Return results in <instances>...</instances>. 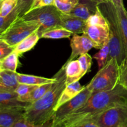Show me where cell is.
I'll return each mask as SVG.
<instances>
[{
    "mask_svg": "<svg viewBox=\"0 0 127 127\" xmlns=\"http://www.w3.org/2000/svg\"><path fill=\"white\" fill-rule=\"evenodd\" d=\"M125 105H127V89L119 83L110 91L92 94L83 106L68 115L57 126L70 127L107 109Z\"/></svg>",
    "mask_w": 127,
    "mask_h": 127,
    "instance_id": "cell-1",
    "label": "cell"
},
{
    "mask_svg": "<svg viewBox=\"0 0 127 127\" xmlns=\"http://www.w3.org/2000/svg\"><path fill=\"white\" fill-rule=\"evenodd\" d=\"M56 81L42 98L31 103L25 109L24 118L38 127H49L59 98L66 87V67L63 65L54 76Z\"/></svg>",
    "mask_w": 127,
    "mask_h": 127,
    "instance_id": "cell-2",
    "label": "cell"
},
{
    "mask_svg": "<svg viewBox=\"0 0 127 127\" xmlns=\"http://www.w3.org/2000/svg\"><path fill=\"white\" fill-rule=\"evenodd\" d=\"M98 7L105 16L109 25L110 53L108 60L111 58H115L120 66L127 58V53L115 6L112 2L106 0L99 3Z\"/></svg>",
    "mask_w": 127,
    "mask_h": 127,
    "instance_id": "cell-3",
    "label": "cell"
},
{
    "mask_svg": "<svg viewBox=\"0 0 127 127\" xmlns=\"http://www.w3.org/2000/svg\"><path fill=\"white\" fill-rule=\"evenodd\" d=\"M119 65L115 58L109 60L106 64L92 79L86 86L92 93L110 91L114 89L119 81Z\"/></svg>",
    "mask_w": 127,
    "mask_h": 127,
    "instance_id": "cell-4",
    "label": "cell"
},
{
    "mask_svg": "<svg viewBox=\"0 0 127 127\" xmlns=\"http://www.w3.org/2000/svg\"><path fill=\"white\" fill-rule=\"evenodd\" d=\"M61 13L55 5H52L29 11L22 17L26 21L36 22L39 25L38 31L41 38L44 32L60 26Z\"/></svg>",
    "mask_w": 127,
    "mask_h": 127,
    "instance_id": "cell-5",
    "label": "cell"
},
{
    "mask_svg": "<svg viewBox=\"0 0 127 127\" xmlns=\"http://www.w3.org/2000/svg\"><path fill=\"white\" fill-rule=\"evenodd\" d=\"M36 22L27 21L22 17H17L0 35V40L14 47L26 37L38 29Z\"/></svg>",
    "mask_w": 127,
    "mask_h": 127,
    "instance_id": "cell-6",
    "label": "cell"
},
{
    "mask_svg": "<svg viewBox=\"0 0 127 127\" xmlns=\"http://www.w3.org/2000/svg\"><path fill=\"white\" fill-rule=\"evenodd\" d=\"M86 120L94 122L100 127L127 126V105L110 108Z\"/></svg>",
    "mask_w": 127,
    "mask_h": 127,
    "instance_id": "cell-7",
    "label": "cell"
},
{
    "mask_svg": "<svg viewBox=\"0 0 127 127\" xmlns=\"http://www.w3.org/2000/svg\"><path fill=\"white\" fill-rule=\"evenodd\" d=\"M92 94L93 93L85 86V88L79 94L67 102L64 103L55 112L52 124L49 127H55L59 125L64 118L83 106Z\"/></svg>",
    "mask_w": 127,
    "mask_h": 127,
    "instance_id": "cell-8",
    "label": "cell"
},
{
    "mask_svg": "<svg viewBox=\"0 0 127 127\" xmlns=\"http://www.w3.org/2000/svg\"><path fill=\"white\" fill-rule=\"evenodd\" d=\"M71 48V54L66 62L73 60L74 58L79 56L88 53L91 48L95 47L94 43L86 34L83 33L82 35L73 34L70 41Z\"/></svg>",
    "mask_w": 127,
    "mask_h": 127,
    "instance_id": "cell-9",
    "label": "cell"
},
{
    "mask_svg": "<svg viewBox=\"0 0 127 127\" xmlns=\"http://www.w3.org/2000/svg\"><path fill=\"white\" fill-rule=\"evenodd\" d=\"M83 33L91 40L95 46L94 48L97 49H100L109 40V29L105 27L86 24Z\"/></svg>",
    "mask_w": 127,
    "mask_h": 127,
    "instance_id": "cell-10",
    "label": "cell"
},
{
    "mask_svg": "<svg viewBox=\"0 0 127 127\" xmlns=\"http://www.w3.org/2000/svg\"><path fill=\"white\" fill-rule=\"evenodd\" d=\"M60 26L73 34L83 33L86 26V21L71 13H61Z\"/></svg>",
    "mask_w": 127,
    "mask_h": 127,
    "instance_id": "cell-11",
    "label": "cell"
},
{
    "mask_svg": "<svg viewBox=\"0 0 127 127\" xmlns=\"http://www.w3.org/2000/svg\"><path fill=\"white\" fill-rule=\"evenodd\" d=\"M98 4L97 2L93 0H79L71 14L86 21L91 16L96 12Z\"/></svg>",
    "mask_w": 127,
    "mask_h": 127,
    "instance_id": "cell-12",
    "label": "cell"
},
{
    "mask_svg": "<svg viewBox=\"0 0 127 127\" xmlns=\"http://www.w3.org/2000/svg\"><path fill=\"white\" fill-rule=\"evenodd\" d=\"M31 103L19 100L18 95L15 92L0 90V108L25 109Z\"/></svg>",
    "mask_w": 127,
    "mask_h": 127,
    "instance_id": "cell-13",
    "label": "cell"
},
{
    "mask_svg": "<svg viewBox=\"0 0 127 127\" xmlns=\"http://www.w3.org/2000/svg\"><path fill=\"white\" fill-rule=\"evenodd\" d=\"M24 109L0 108V127H11L24 117Z\"/></svg>",
    "mask_w": 127,
    "mask_h": 127,
    "instance_id": "cell-14",
    "label": "cell"
},
{
    "mask_svg": "<svg viewBox=\"0 0 127 127\" xmlns=\"http://www.w3.org/2000/svg\"><path fill=\"white\" fill-rule=\"evenodd\" d=\"M17 73L8 70H0V90L14 92L19 84Z\"/></svg>",
    "mask_w": 127,
    "mask_h": 127,
    "instance_id": "cell-15",
    "label": "cell"
},
{
    "mask_svg": "<svg viewBox=\"0 0 127 127\" xmlns=\"http://www.w3.org/2000/svg\"><path fill=\"white\" fill-rule=\"evenodd\" d=\"M84 88L85 86H83L81 85L79 81L66 86L60 97L58 103L56 105L55 111L63 104L67 102L71 99L74 98V97L76 96L78 94H79Z\"/></svg>",
    "mask_w": 127,
    "mask_h": 127,
    "instance_id": "cell-16",
    "label": "cell"
},
{
    "mask_svg": "<svg viewBox=\"0 0 127 127\" xmlns=\"http://www.w3.org/2000/svg\"><path fill=\"white\" fill-rule=\"evenodd\" d=\"M66 85L79 81L82 78L81 68L78 60H73L69 62H66Z\"/></svg>",
    "mask_w": 127,
    "mask_h": 127,
    "instance_id": "cell-17",
    "label": "cell"
},
{
    "mask_svg": "<svg viewBox=\"0 0 127 127\" xmlns=\"http://www.w3.org/2000/svg\"><path fill=\"white\" fill-rule=\"evenodd\" d=\"M40 38L38 29L31 33L27 37L22 40L17 45L14 47V50L17 52L19 55L32 50L35 46L38 41Z\"/></svg>",
    "mask_w": 127,
    "mask_h": 127,
    "instance_id": "cell-18",
    "label": "cell"
},
{
    "mask_svg": "<svg viewBox=\"0 0 127 127\" xmlns=\"http://www.w3.org/2000/svg\"><path fill=\"white\" fill-rule=\"evenodd\" d=\"M17 77L19 84L32 86H40L48 83H53L56 81V78L54 76L52 78H47L37 76L17 73Z\"/></svg>",
    "mask_w": 127,
    "mask_h": 127,
    "instance_id": "cell-19",
    "label": "cell"
},
{
    "mask_svg": "<svg viewBox=\"0 0 127 127\" xmlns=\"http://www.w3.org/2000/svg\"><path fill=\"white\" fill-rule=\"evenodd\" d=\"M53 83H48V84L38 86L27 95L22 97L18 98L19 100L24 102L31 103V104L34 102L39 100L47 93V92L52 88Z\"/></svg>",
    "mask_w": 127,
    "mask_h": 127,
    "instance_id": "cell-20",
    "label": "cell"
},
{
    "mask_svg": "<svg viewBox=\"0 0 127 127\" xmlns=\"http://www.w3.org/2000/svg\"><path fill=\"white\" fill-rule=\"evenodd\" d=\"M120 30L125 43L127 57V11L124 4H115Z\"/></svg>",
    "mask_w": 127,
    "mask_h": 127,
    "instance_id": "cell-21",
    "label": "cell"
},
{
    "mask_svg": "<svg viewBox=\"0 0 127 127\" xmlns=\"http://www.w3.org/2000/svg\"><path fill=\"white\" fill-rule=\"evenodd\" d=\"M73 33L66 29L57 26L43 32L41 35V38H50V39H60V38H69L73 35Z\"/></svg>",
    "mask_w": 127,
    "mask_h": 127,
    "instance_id": "cell-22",
    "label": "cell"
},
{
    "mask_svg": "<svg viewBox=\"0 0 127 127\" xmlns=\"http://www.w3.org/2000/svg\"><path fill=\"white\" fill-rule=\"evenodd\" d=\"M19 57L18 53L14 50L11 52L1 61V69L16 72L19 64Z\"/></svg>",
    "mask_w": 127,
    "mask_h": 127,
    "instance_id": "cell-23",
    "label": "cell"
},
{
    "mask_svg": "<svg viewBox=\"0 0 127 127\" xmlns=\"http://www.w3.org/2000/svg\"><path fill=\"white\" fill-rule=\"evenodd\" d=\"M86 24L89 26H99V27H105L109 29L107 21L105 16L102 14L101 11L98 7L96 12L93 15L91 16L86 21Z\"/></svg>",
    "mask_w": 127,
    "mask_h": 127,
    "instance_id": "cell-24",
    "label": "cell"
},
{
    "mask_svg": "<svg viewBox=\"0 0 127 127\" xmlns=\"http://www.w3.org/2000/svg\"><path fill=\"white\" fill-rule=\"evenodd\" d=\"M109 53H110V48H109V41L104 44L102 48L99 49L97 53L93 56V58L97 61L99 69L102 68L108 61Z\"/></svg>",
    "mask_w": 127,
    "mask_h": 127,
    "instance_id": "cell-25",
    "label": "cell"
},
{
    "mask_svg": "<svg viewBox=\"0 0 127 127\" xmlns=\"http://www.w3.org/2000/svg\"><path fill=\"white\" fill-rule=\"evenodd\" d=\"M79 0H55L54 5L62 13H71Z\"/></svg>",
    "mask_w": 127,
    "mask_h": 127,
    "instance_id": "cell-26",
    "label": "cell"
},
{
    "mask_svg": "<svg viewBox=\"0 0 127 127\" xmlns=\"http://www.w3.org/2000/svg\"><path fill=\"white\" fill-rule=\"evenodd\" d=\"M18 0H0V16L6 17L16 8Z\"/></svg>",
    "mask_w": 127,
    "mask_h": 127,
    "instance_id": "cell-27",
    "label": "cell"
},
{
    "mask_svg": "<svg viewBox=\"0 0 127 127\" xmlns=\"http://www.w3.org/2000/svg\"><path fill=\"white\" fill-rule=\"evenodd\" d=\"M81 68L82 76H84L88 71H90L92 64V57L88 53L79 56L78 58Z\"/></svg>",
    "mask_w": 127,
    "mask_h": 127,
    "instance_id": "cell-28",
    "label": "cell"
},
{
    "mask_svg": "<svg viewBox=\"0 0 127 127\" xmlns=\"http://www.w3.org/2000/svg\"><path fill=\"white\" fill-rule=\"evenodd\" d=\"M17 14L14 9L11 13L6 17H1L0 16V34L2 33L8 26L13 22L14 20L17 17Z\"/></svg>",
    "mask_w": 127,
    "mask_h": 127,
    "instance_id": "cell-29",
    "label": "cell"
},
{
    "mask_svg": "<svg viewBox=\"0 0 127 127\" xmlns=\"http://www.w3.org/2000/svg\"><path fill=\"white\" fill-rule=\"evenodd\" d=\"M32 0H18V2L14 9L18 17H22L29 10Z\"/></svg>",
    "mask_w": 127,
    "mask_h": 127,
    "instance_id": "cell-30",
    "label": "cell"
},
{
    "mask_svg": "<svg viewBox=\"0 0 127 127\" xmlns=\"http://www.w3.org/2000/svg\"><path fill=\"white\" fill-rule=\"evenodd\" d=\"M119 83L127 89V57L119 66Z\"/></svg>",
    "mask_w": 127,
    "mask_h": 127,
    "instance_id": "cell-31",
    "label": "cell"
},
{
    "mask_svg": "<svg viewBox=\"0 0 127 127\" xmlns=\"http://www.w3.org/2000/svg\"><path fill=\"white\" fill-rule=\"evenodd\" d=\"M38 86L28 85L25 84H19L15 90V93L18 95V98L26 96L27 94L31 93L35 88Z\"/></svg>",
    "mask_w": 127,
    "mask_h": 127,
    "instance_id": "cell-32",
    "label": "cell"
},
{
    "mask_svg": "<svg viewBox=\"0 0 127 127\" xmlns=\"http://www.w3.org/2000/svg\"><path fill=\"white\" fill-rule=\"evenodd\" d=\"M55 0H32V4L29 11L40 8L45 6L54 5Z\"/></svg>",
    "mask_w": 127,
    "mask_h": 127,
    "instance_id": "cell-33",
    "label": "cell"
},
{
    "mask_svg": "<svg viewBox=\"0 0 127 127\" xmlns=\"http://www.w3.org/2000/svg\"><path fill=\"white\" fill-rule=\"evenodd\" d=\"M14 51V47H11L6 42L0 40V61Z\"/></svg>",
    "mask_w": 127,
    "mask_h": 127,
    "instance_id": "cell-34",
    "label": "cell"
},
{
    "mask_svg": "<svg viewBox=\"0 0 127 127\" xmlns=\"http://www.w3.org/2000/svg\"><path fill=\"white\" fill-rule=\"evenodd\" d=\"M70 127H100L94 122L91 120H84Z\"/></svg>",
    "mask_w": 127,
    "mask_h": 127,
    "instance_id": "cell-35",
    "label": "cell"
},
{
    "mask_svg": "<svg viewBox=\"0 0 127 127\" xmlns=\"http://www.w3.org/2000/svg\"><path fill=\"white\" fill-rule=\"evenodd\" d=\"M11 127H38L32 125L31 123L27 122L24 118L20 119L18 121L16 122Z\"/></svg>",
    "mask_w": 127,
    "mask_h": 127,
    "instance_id": "cell-36",
    "label": "cell"
},
{
    "mask_svg": "<svg viewBox=\"0 0 127 127\" xmlns=\"http://www.w3.org/2000/svg\"><path fill=\"white\" fill-rule=\"evenodd\" d=\"M111 1L115 4H124V0H109Z\"/></svg>",
    "mask_w": 127,
    "mask_h": 127,
    "instance_id": "cell-37",
    "label": "cell"
},
{
    "mask_svg": "<svg viewBox=\"0 0 127 127\" xmlns=\"http://www.w3.org/2000/svg\"><path fill=\"white\" fill-rule=\"evenodd\" d=\"M93 1H95V2H97L98 4H99V3H100V2H104V1H106V0H93Z\"/></svg>",
    "mask_w": 127,
    "mask_h": 127,
    "instance_id": "cell-38",
    "label": "cell"
},
{
    "mask_svg": "<svg viewBox=\"0 0 127 127\" xmlns=\"http://www.w3.org/2000/svg\"><path fill=\"white\" fill-rule=\"evenodd\" d=\"M119 127H127V126H126V125H120Z\"/></svg>",
    "mask_w": 127,
    "mask_h": 127,
    "instance_id": "cell-39",
    "label": "cell"
},
{
    "mask_svg": "<svg viewBox=\"0 0 127 127\" xmlns=\"http://www.w3.org/2000/svg\"><path fill=\"white\" fill-rule=\"evenodd\" d=\"M1 61H0V70H1Z\"/></svg>",
    "mask_w": 127,
    "mask_h": 127,
    "instance_id": "cell-40",
    "label": "cell"
},
{
    "mask_svg": "<svg viewBox=\"0 0 127 127\" xmlns=\"http://www.w3.org/2000/svg\"><path fill=\"white\" fill-rule=\"evenodd\" d=\"M61 127L60 126H55V127Z\"/></svg>",
    "mask_w": 127,
    "mask_h": 127,
    "instance_id": "cell-41",
    "label": "cell"
},
{
    "mask_svg": "<svg viewBox=\"0 0 127 127\" xmlns=\"http://www.w3.org/2000/svg\"><path fill=\"white\" fill-rule=\"evenodd\" d=\"M0 35H1V34H0Z\"/></svg>",
    "mask_w": 127,
    "mask_h": 127,
    "instance_id": "cell-42",
    "label": "cell"
}]
</instances>
